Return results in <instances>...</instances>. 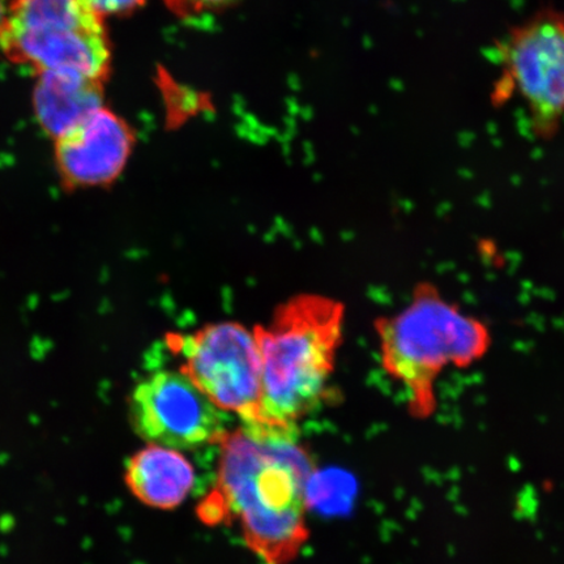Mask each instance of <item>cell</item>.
<instances>
[{"instance_id": "6da1fadb", "label": "cell", "mask_w": 564, "mask_h": 564, "mask_svg": "<svg viewBox=\"0 0 564 564\" xmlns=\"http://www.w3.org/2000/svg\"><path fill=\"white\" fill-rule=\"evenodd\" d=\"M217 446L216 486L199 507L202 520L236 525L264 564H291L310 539L308 486L316 470L299 426L241 421Z\"/></svg>"}, {"instance_id": "7a4b0ae2", "label": "cell", "mask_w": 564, "mask_h": 564, "mask_svg": "<svg viewBox=\"0 0 564 564\" xmlns=\"http://www.w3.org/2000/svg\"><path fill=\"white\" fill-rule=\"evenodd\" d=\"M380 366L405 394L412 419L427 421L438 411L440 379L467 370L492 347L488 323L451 301L438 285L420 281L406 305L373 322Z\"/></svg>"}, {"instance_id": "3957f363", "label": "cell", "mask_w": 564, "mask_h": 564, "mask_svg": "<svg viewBox=\"0 0 564 564\" xmlns=\"http://www.w3.org/2000/svg\"><path fill=\"white\" fill-rule=\"evenodd\" d=\"M345 305L322 294L295 295L253 328L262 364L260 420L297 425L335 397Z\"/></svg>"}, {"instance_id": "277c9868", "label": "cell", "mask_w": 564, "mask_h": 564, "mask_svg": "<svg viewBox=\"0 0 564 564\" xmlns=\"http://www.w3.org/2000/svg\"><path fill=\"white\" fill-rule=\"evenodd\" d=\"M0 48L41 73L102 83L110 73L104 19L82 0H15L0 28Z\"/></svg>"}, {"instance_id": "5b68a950", "label": "cell", "mask_w": 564, "mask_h": 564, "mask_svg": "<svg viewBox=\"0 0 564 564\" xmlns=\"http://www.w3.org/2000/svg\"><path fill=\"white\" fill-rule=\"evenodd\" d=\"M492 105L517 100L535 139L553 140L564 121V12L542 7L497 42Z\"/></svg>"}, {"instance_id": "8992f818", "label": "cell", "mask_w": 564, "mask_h": 564, "mask_svg": "<svg viewBox=\"0 0 564 564\" xmlns=\"http://www.w3.org/2000/svg\"><path fill=\"white\" fill-rule=\"evenodd\" d=\"M181 371L221 411L241 421L260 420L262 364L256 330L241 323L207 324L172 336Z\"/></svg>"}, {"instance_id": "52a82bcc", "label": "cell", "mask_w": 564, "mask_h": 564, "mask_svg": "<svg viewBox=\"0 0 564 564\" xmlns=\"http://www.w3.org/2000/svg\"><path fill=\"white\" fill-rule=\"evenodd\" d=\"M132 429L147 443L174 449L217 446L230 430L221 411L181 370H160L133 388Z\"/></svg>"}, {"instance_id": "ba28073f", "label": "cell", "mask_w": 564, "mask_h": 564, "mask_svg": "<svg viewBox=\"0 0 564 564\" xmlns=\"http://www.w3.org/2000/svg\"><path fill=\"white\" fill-rule=\"evenodd\" d=\"M56 166L69 186H110L124 172L137 144L129 122L105 106L56 139Z\"/></svg>"}, {"instance_id": "9c48e42d", "label": "cell", "mask_w": 564, "mask_h": 564, "mask_svg": "<svg viewBox=\"0 0 564 564\" xmlns=\"http://www.w3.org/2000/svg\"><path fill=\"white\" fill-rule=\"evenodd\" d=\"M195 482L193 464L180 449L147 443L126 464L127 488L152 509H176L192 494Z\"/></svg>"}, {"instance_id": "30bf717a", "label": "cell", "mask_w": 564, "mask_h": 564, "mask_svg": "<svg viewBox=\"0 0 564 564\" xmlns=\"http://www.w3.org/2000/svg\"><path fill=\"white\" fill-rule=\"evenodd\" d=\"M104 84L66 74L41 73L33 90L35 119L59 139L104 106Z\"/></svg>"}, {"instance_id": "8fae6325", "label": "cell", "mask_w": 564, "mask_h": 564, "mask_svg": "<svg viewBox=\"0 0 564 564\" xmlns=\"http://www.w3.org/2000/svg\"><path fill=\"white\" fill-rule=\"evenodd\" d=\"M167 9L181 19H197L220 12L235 6L239 0H164Z\"/></svg>"}, {"instance_id": "7c38bea8", "label": "cell", "mask_w": 564, "mask_h": 564, "mask_svg": "<svg viewBox=\"0 0 564 564\" xmlns=\"http://www.w3.org/2000/svg\"><path fill=\"white\" fill-rule=\"evenodd\" d=\"M84 4L102 19L105 17L129 15L145 3V0H82Z\"/></svg>"}, {"instance_id": "4fadbf2b", "label": "cell", "mask_w": 564, "mask_h": 564, "mask_svg": "<svg viewBox=\"0 0 564 564\" xmlns=\"http://www.w3.org/2000/svg\"><path fill=\"white\" fill-rule=\"evenodd\" d=\"M10 7H7V0H0V28L4 24L7 15H9Z\"/></svg>"}]
</instances>
